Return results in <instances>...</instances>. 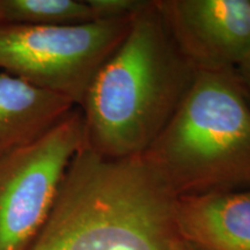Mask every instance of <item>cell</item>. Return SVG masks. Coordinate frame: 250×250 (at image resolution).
Instances as JSON below:
<instances>
[{
  "label": "cell",
  "mask_w": 250,
  "mask_h": 250,
  "mask_svg": "<svg viewBox=\"0 0 250 250\" xmlns=\"http://www.w3.org/2000/svg\"><path fill=\"white\" fill-rule=\"evenodd\" d=\"M176 201L143 155L109 159L83 146L30 250H170Z\"/></svg>",
  "instance_id": "cell-1"
},
{
  "label": "cell",
  "mask_w": 250,
  "mask_h": 250,
  "mask_svg": "<svg viewBox=\"0 0 250 250\" xmlns=\"http://www.w3.org/2000/svg\"><path fill=\"white\" fill-rule=\"evenodd\" d=\"M196 73L168 33L155 0H149L80 105L85 146L109 159L143 155L179 109Z\"/></svg>",
  "instance_id": "cell-2"
},
{
  "label": "cell",
  "mask_w": 250,
  "mask_h": 250,
  "mask_svg": "<svg viewBox=\"0 0 250 250\" xmlns=\"http://www.w3.org/2000/svg\"><path fill=\"white\" fill-rule=\"evenodd\" d=\"M143 156L176 197L250 189V105L235 70L197 72Z\"/></svg>",
  "instance_id": "cell-3"
},
{
  "label": "cell",
  "mask_w": 250,
  "mask_h": 250,
  "mask_svg": "<svg viewBox=\"0 0 250 250\" xmlns=\"http://www.w3.org/2000/svg\"><path fill=\"white\" fill-rule=\"evenodd\" d=\"M132 18L66 26H0V68L80 107Z\"/></svg>",
  "instance_id": "cell-4"
},
{
  "label": "cell",
  "mask_w": 250,
  "mask_h": 250,
  "mask_svg": "<svg viewBox=\"0 0 250 250\" xmlns=\"http://www.w3.org/2000/svg\"><path fill=\"white\" fill-rule=\"evenodd\" d=\"M83 145V114L74 108L39 140L0 155V250H30Z\"/></svg>",
  "instance_id": "cell-5"
},
{
  "label": "cell",
  "mask_w": 250,
  "mask_h": 250,
  "mask_svg": "<svg viewBox=\"0 0 250 250\" xmlns=\"http://www.w3.org/2000/svg\"><path fill=\"white\" fill-rule=\"evenodd\" d=\"M155 5L197 72L235 70L250 56V0H155Z\"/></svg>",
  "instance_id": "cell-6"
},
{
  "label": "cell",
  "mask_w": 250,
  "mask_h": 250,
  "mask_svg": "<svg viewBox=\"0 0 250 250\" xmlns=\"http://www.w3.org/2000/svg\"><path fill=\"white\" fill-rule=\"evenodd\" d=\"M175 226L193 250H250V189L177 197Z\"/></svg>",
  "instance_id": "cell-7"
},
{
  "label": "cell",
  "mask_w": 250,
  "mask_h": 250,
  "mask_svg": "<svg viewBox=\"0 0 250 250\" xmlns=\"http://www.w3.org/2000/svg\"><path fill=\"white\" fill-rule=\"evenodd\" d=\"M74 108L59 94L0 73V155L39 140Z\"/></svg>",
  "instance_id": "cell-8"
},
{
  "label": "cell",
  "mask_w": 250,
  "mask_h": 250,
  "mask_svg": "<svg viewBox=\"0 0 250 250\" xmlns=\"http://www.w3.org/2000/svg\"><path fill=\"white\" fill-rule=\"evenodd\" d=\"M95 20L87 0H0V26H66Z\"/></svg>",
  "instance_id": "cell-9"
},
{
  "label": "cell",
  "mask_w": 250,
  "mask_h": 250,
  "mask_svg": "<svg viewBox=\"0 0 250 250\" xmlns=\"http://www.w3.org/2000/svg\"><path fill=\"white\" fill-rule=\"evenodd\" d=\"M149 0H87L96 20L132 18Z\"/></svg>",
  "instance_id": "cell-10"
},
{
  "label": "cell",
  "mask_w": 250,
  "mask_h": 250,
  "mask_svg": "<svg viewBox=\"0 0 250 250\" xmlns=\"http://www.w3.org/2000/svg\"><path fill=\"white\" fill-rule=\"evenodd\" d=\"M237 79L240 81L247 101L250 105V56L235 68Z\"/></svg>",
  "instance_id": "cell-11"
},
{
  "label": "cell",
  "mask_w": 250,
  "mask_h": 250,
  "mask_svg": "<svg viewBox=\"0 0 250 250\" xmlns=\"http://www.w3.org/2000/svg\"><path fill=\"white\" fill-rule=\"evenodd\" d=\"M170 250H193V249L188 245L187 242H184L181 237L176 236V239H175L173 243H171Z\"/></svg>",
  "instance_id": "cell-12"
}]
</instances>
